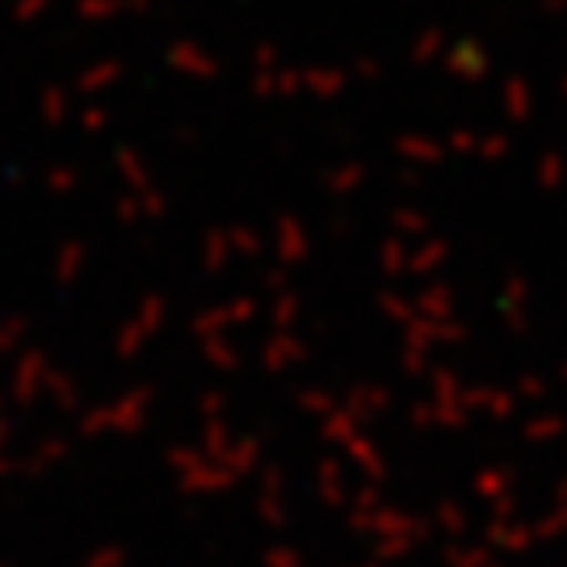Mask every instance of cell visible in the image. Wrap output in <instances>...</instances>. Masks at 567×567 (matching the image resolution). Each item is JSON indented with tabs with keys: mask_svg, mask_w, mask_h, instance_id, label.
Returning a JSON list of instances; mask_svg holds the SVG:
<instances>
[]
</instances>
